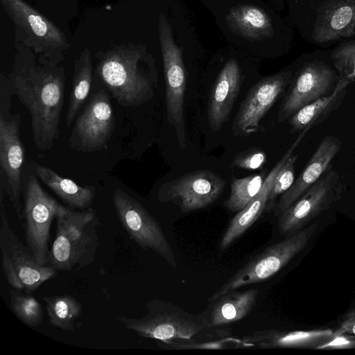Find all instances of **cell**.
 I'll return each instance as SVG.
<instances>
[{
	"instance_id": "obj_15",
	"label": "cell",
	"mask_w": 355,
	"mask_h": 355,
	"mask_svg": "<svg viewBox=\"0 0 355 355\" xmlns=\"http://www.w3.org/2000/svg\"><path fill=\"white\" fill-rule=\"evenodd\" d=\"M114 118L108 94L101 89L76 119L70 143L77 148L94 151L104 148L112 137Z\"/></svg>"
},
{
	"instance_id": "obj_21",
	"label": "cell",
	"mask_w": 355,
	"mask_h": 355,
	"mask_svg": "<svg viewBox=\"0 0 355 355\" xmlns=\"http://www.w3.org/2000/svg\"><path fill=\"white\" fill-rule=\"evenodd\" d=\"M333 334L334 331L329 329L290 331L263 329L243 336L241 339L248 347L319 349Z\"/></svg>"
},
{
	"instance_id": "obj_10",
	"label": "cell",
	"mask_w": 355,
	"mask_h": 355,
	"mask_svg": "<svg viewBox=\"0 0 355 355\" xmlns=\"http://www.w3.org/2000/svg\"><path fill=\"white\" fill-rule=\"evenodd\" d=\"M112 201L119 221L130 238L143 249L154 251L171 267L176 268L177 261L170 243L148 211L119 188L114 189Z\"/></svg>"
},
{
	"instance_id": "obj_33",
	"label": "cell",
	"mask_w": 355,
	"mask_h": 355,
	"mask_svg": "<svg viewBox=\"0 0 355 355\" xmlns=\"http://www.w3.org/2000/svg\"><path fill=\"white\" fill-rule=\"evenodd\" d=\"M266 162L265 153L257 150L238 155L234 158L233 165L243 169L256 170L261 168Z\"/></svg>"
},
{
	"instance_id": "obj_32",
	"label": "cell",
	"mask_w": 355,
	"mask_h": 355,
	"mask_svg": "<svg viewBox=\"0 0 355 355\" xmlns=\"http://www.w3.org/2000/svg\"><path fill=\"white\" fill-rule=\"evenodd\" d=\"M297 159V155L293 153L278 172L269 195L266 211H271L275 206L276 199L293 185L295 181V164Z\"/></svg>"
},
{
	"instance_id": "obj_1",
	"label": "cell",
	"mask_w": 355,
	"mask_h": 355,
	"mask_svg": "<svg viewBox=\"0 0 355 355\" xmlns=\"http://www.w3.org/2000/svg\"><path fill=\"white\" fill-rule=\"evenodd\" d=\"M15 48L12 70L1 78L29 112L35 146L49 150L60 135L64 69L22 44H15Z\"/></svg>"
},
{
	"instance_id": "obj_30",
	"label": "cell",
	"mask_w": 355,
	"mask_h": 355,
	"mask_svg": "<svg viewBox=\"0 0 355 355\" xmlns=\"http://www.w3.org/2000/svg\"><path fill=\"white\" fill-rule=\"evenodd\" d=\"M331 58L339 73L338 80L348 85L355 80V40L337 47L332 52Z\"/></svg>"
},
{
	"instance_id": "obj_13",
	"label": "cell",
	"mask_w": 355,
	"mask_h": 355,
	"mask_svg": "<svg viewBox=\"0 0 355 355\" xmlns=\"http://www.w3.org/2000/svg\"><path fill=\"white\" fill-rule=\"evenodd\" d=\"M225 184L221 177L211 171H195L164 184L158 198L162 202H172L182 212L189 213L214 202Z\"/></svg>"
},
{
	"instance_id": "obj_26",
	"label": "cell",
	"mask_w": 355,
	"mask_h": 355,
	"mask_svg": "<svg viewBox=\"0 0 355 355\" xmlns=\"http://www.w3.org/2000/svg\"><path fill=\"white\" fill-rule=\"evenodd\" d=\"M50 323L64 331L74 330L75 321L82 313V305L74 297L64 294L42 297Z\"/></svg>"
},
{
	"instance_id": "obj_28",
	"label": "cell",
	"mask_w": 355,
	"mask_h": 355,
	"mask_svg": "<svg viewBox=\"0 0 355 355\" xmlns=\"http://www.w3.org/2000/svg\"><path fill=\"white\" fill-rule=\"evenodd\" d=\"M9 296L11 310L21 322L32 328L42 324L44 318L42 305L31 293L11 287Z\"/></svg>"
},
{
	"instance_id": "obj_5",
	"label": "cell",
	"mask_w": 355,
	"mask_h": 355,
	"mask_svg": "<svg viewBox=\"0 0 355 355\" xmlns=\"http://www.w3.org/2000/svg\"><path fill=\"white\" fill-rule=\"evenodd\" d=\"M15 26V44L31 49L37 55L60 64L69 43L62 30L24 0H0Z\"/></svg>"
},
{
	"instance_id": "obj_27",
	"label": "cell",
	"mask_w": 355,
	"mask_h": 355,
	"mask_svg": "<svg viewBox=\"0 0 355 355\" xmlns=\"http://www.w3.org/2000/svg\"><path fill=\"white\" fill-rule=\"evenodd\" d=\"M347 85V83L338 80L334 91L329 95L320 98L297 110L289 119L291 130L293 132H298L311 127L316 119L327 110Z\"/></svg>"
},
{
	"instance_id": "obj_20",
	"label": "cell",
	"mask_w": 355,
	"mask_h": 355,
	"mask_svg": "<svg viewBox=\"0 0 355 355\" xmlns=\"http://www.w3.org/2000/svg\"><path fill=\"white\" fill-rule=\"evenodd\" d=\"M240 87L239 66L235 60H230L219 73L209 99L208 121L213 131L219 130L227 120Z\"/></svg>"
},
{
	"instance_id": "obj_2",
	"label": "cell",
	"mask_w": 355,
	"mask_h": 355,
	"mask_svg": "<svg viewBox=\"0 0 355 355\" xmlns=\"http://www.w3.org/2000/svg\"><path fill=\"white\" fill-rule=\"evenodd\" d=\"M95 57L96 75L119 105H139L153 97L157 71L145 46L134 42L114 45Z\"/></svg>"
},
{
	"instance_id": "obj_4",
	"label": "cell",
	"mask_w": 355,
	"mask_h": 355,
	"mask_svg": "<svg viewBox=\"0 0 355 355\" xmlns=\"http://www.w3.org/2000/svg\"><path fill=\"white\" fill-rule=\"evenodd\" d=\"M141 318L118 316L124 328L139 336L164 343L190 341L207 328L202 313L194 315L181 306L158 299L148 300Z\"/></svg>"
},
{
	"instance_id": "obj_11",
	"label": "cell",
	"mask_w": 355,
	"mask_h": 355,
	"mask_svg": "<svg viewBox=\"0 0 355 355\" xmlns=\"http://www.w3.org/2000/svg\"><path fill=\"white\" fill-rule=\"evenodd\" d=\"M0 103V184L3 187L17 218L22 220L20 197L24 150L19 137L21 115L10 114L11 101Z\"/></svg>"
},
{
	"instance_id": "obj_8",
	"label": "cell",
	"mask_w": 355,
	"mask_h": 355,
	"mask_svg": "<svg viewBox=\"0 0 355 355\" xmlns=\"http://www.w3.org/2000/svg\"><path fill=\"white\" fill-rule=\"evenodd\" d=\"M158 33L166 83L167 119L174 126L178 144L183 149L186 146L184 98L187 80L182 48L175 44L171 25L163 14L159 17Z\"/></svg>"
},
{
	"instance_id": "obj_25",
	"label": "cell",
	"mask_w": 355,
	"mask_h": 355,
	"mask_svg": "<svg viewBox=\"0 0 355 355\" xmlns=\"http://www.w3.org/2000/svg\"><path fill=\"white\" fill-rule=\"evenodd\" d=\"M92 60L90 50L84 49L74 63L72 86L69 95L66 124L69 127L89 93L92 81Z\"/></svg>"
},
{
	"instance_id": "obj_7",
	"label": "cell",
	"mask_w": 355,
	"mask_h": 355,
	"mask_svg": "<svg viewBox=\"0 0 355 355\" xmlns=\"http://www.w3.org/2000/svg\"><path fill=\"white\" fill-rule=\"evenodd\" d=\"M5 190L0 184V249L2 268L11 287L32 293L46 281L55 277V268L37 262L10 226L3 204Z\"/></svg>"
},
{
	"instance_id": "obj_16",
	"label": "cell",
	"mask_w": 355,
	"mask_h": 355,
	"mask_svg": "<svg viewBox=\"0 0 355 355\" xmlns=\"http://www.w3.org/2000/svg\"><path fill=\"white\" fill-rule=\"evenodd\" d=\"M337 81L335 71L322 62L315 61L304 65L280 106L278 121L282 122L304 105L329 95Z\"/></svg>"
},
{
	"instance_id": "obj_3",
	"label": "cell",
	"mask_w": 355,
	"mask_h": 355,
	"mask_svg": "<svg viewBox=\"0 0 355 355\" xmlns=\"http://www.w3.org/2000/svg\"><path fill=\"white\" fill-rule=\"evenodd\" d=\"M99 224L95 209L75 211L64 206L56 216L49 266L58 271H77L90 265L100 245Z\"/></svg>"
},
{
	"instance_id": "obj_34",
	"label": "cell",
	"mask_w": 355,
	"mask_h": 355,
	"mask_svg": "<svg viewBox=\"0 0 355 355\" xmlns=\"http://www.w3.org/2000/svg\"><path fill=\"white\" fill-rule=\"evenodd\" d=\"M354 336L345 334L334 332L333 336L319 349H340L355 347Z\"/></svg>"
},
{
	"instance_id": "obj_19",
	"label": "cell",
	"mask_w": 355,
	"mask_h": 355,
	"mask_svg": "<svg viewBox=\"0 0 355 355\" xmlns=\"http://www.w3.org/2000/svg\"><path fill=\"white\" fill-rule=\"evenodd\" d=\"M355 33V0H327L319 11L313 37L325 43Z\"/></svg>"
},
{
	"instance_id": "obj_12",
	"label": "cell",
	"mask_w": 355,
	"mask_h": 355,
	"mask_svg": "<svg viewBox=\"0 0 355 355\" xmlns=\"http://www.w3.org/2000/svg\"><path fill=\"white\" fill-rule=\"evenodd\" d=\"M342 192L343 184L339 175L329 166L297 200L279 216V234L291 235L302 230L338 200Z\"/></svg>"
},
{
	"instance_id": "obj_29",
	"label": "cell",
	"mask_w": 355,
	"mask_h": 355,
	"mask_svg": "<svg viewBox=\"0 0 355 355\" xmlns=\"http://www.w3.org/2000/svg\"><path fill=\"white\" fill-rule=\"evenodd\" d=\"M265 178V172L243 178H232L225 207L232 212L243 209L259 191Z\"/></svg>"
},
{
	"instance_id": "obj_6",
	"label": "cell",
	"mask_w": 355,
	"mask_h": 355,
	"mask_svg": "<svg viewBox=\"0 0 355 355\" xmlns=\"http://www.w3.org/2000/svg\"><path fill=\"white\" fill-rule=\"evenodd\" d=\"M318 227V223H314L265 248L230 277L208 301L211 302L226 293L272 277L305 248Z\"/></svg>"
},
{
	"instance_id": "obj_9",
	"label": "cell",
	"mask_w": 355,
	"mask_h": 355,
	"mask_svg": "<svg viewBox=\"0 0 355 355\" xmlns=\"http://www.w3.org/2000/svg\"><path fill=\"white\" fill-rule=\"evenodd\" d=\"M64 207L42 189L36 175L29 176L24 193L23 227L27 246L40 265L49 263L51 224Z\"/></svg>"
},
{
	"instance_id": "obj_35",
	"label": "cell",
	"mask_w": 355,
	"mask_h": 355,
	"mask_svg": "<svg viewBox=\"0 0 355 355\" xmlns=\"http://www.w3.org/2000/svg\"><path fill=\"white\" fill-rule=\"evenodd\" d=\"M336 332L355 337V307L345 315Z\"/></svg>"
},
{
	"instance_id": "obj_22",
	"label": "cell",
	"mask_w": 355,
	"mask_h": 355,
	"mask_svg": "<svg viewBox=\"0 0 355 355\" xmlns=\"http://www.w3.org/2000/svg\"><path fill=\"white\" fill-rule=\"evenodd\" d=\"M259 291L251 288L245 291L226 293L216 300L202 312L208 328L236 322L246 317L254 306Z\"/></svg>"
},
{
	"instance_id": "obj_24",
	"label": "cell",
	"mask_w": 355,
	"mask_h": 355,
	"mask_svg": "<svg viewBox=\"0 0 355 355\" xmlns=\"http://www.w3.org/2000/svg\"><path fill=\"white\" fill-rule=\"evenodd\" d=\"M226 21L236 34L252 41L270 37L274 32L270 16L254 5L231 8L226 16Z\"/></svg>"
},
{
	"instance_id": "obj_31",
	"label": "cell",
	"mask_w": 355,
	"mask_h": 355,
	"mask_svg": "<svg viewBox=\"0 0 355 355\" xmlns=\"http://www.w3.org/2000/svg\"><path fill=\"white\" fill-rule=\"evenodd\" d=\"M159 345L165 349H225L230 348L248 347V345L241 338L224 337L218 340L205 341H184L171 340L158 343Z\"/></svg>"
},
{
	"instance_id": "obj_17",
	"label": "cell",
	"mask_w": 355,
	"mask_h": 355,
	"mask_svg": "<svg viewBox=\"0 0 355 355\" xmlns=\"http://www.w3.org/2000/svg\"><path fill=\"white\" fill-rule=\"evenodd\" d=\"M307 131V130H304L300 132L297 139L266 177L263 185L257 194L243 209L238 211L231 220L220 241V250H225L232 244L237 239L243 235L245 232L254 224L261 214L266 211L269 195L278 172L286 160L293 153L294 150L298 146Z\"/></svg>"
},
{
	"instance_id": "obj_14",
	"label": "cell",
	"mask_w": 355,
	"mask_h": 355,
	"mask_svg": "<svg viewBox=\"0 0 355 355\" xmlns=\"http://www.w3.org/2000/svg\"><path fill=\"white\" fill-rule=\"evenodd\" d=\"M292 76L290 71L280 72L253 85L234 118V135L243 136L259 131L260 121L284 93Z\"/></svg>"
},
{
	"instance_id": "obj_18",
	"label": "cell",
	"mask_w": 355,
	"mask_h": 355,
	"mask_svg": "<svg viewBox=\"0 0 355 355\" xmlns=\"http://www.w3.org/2000/svg\"><path fill=\"white\" fill-rule=\"evenodd\" d=\"M340 144V140L333 136L326 137L321 141L304 171L275 205L276 214L279 216L283 213L322 176L338 153Z\"/></svg>"
},
{
	"instance_id": "obj_23",
	"label": "cell",
	"mask_w": 355,
	"mask_h": 355,
	"mask_svg": "<svg viewBox=\"0 0 355 355\" xmlns=\"http://www.w3.org/2000/svg\"><path fill=\"white\" fill-rule=\"evenodd\" d=\"M32 166L36 176L69 207L85 209L92 205L96 195L94 186L81 187L40 164H33Z\"/></svg>"
}]
</instances>
